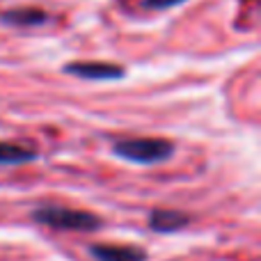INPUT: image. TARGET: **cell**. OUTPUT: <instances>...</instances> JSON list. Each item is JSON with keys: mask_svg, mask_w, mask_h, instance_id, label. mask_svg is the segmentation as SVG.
Masks as SVG:
<instances>
[{"mask_svg": "<svg viewBox=\"0 0 261 261\" xmlns=\"http://www.w3.org/2000/svg\"><path fill=\"white\" fill-rule=\"evenodd\" d=\"M32 220L46 225L50 229L58 231H96L103 227V220L90 211H81V208H69L60 206V204H41V206L32 208Z\"/></svg>", "mask_w": 261, "mask_h": 261, "instance_id": "cell-1", "label": "cell"}, {"mask_svg": "<svg viewBox=\"0 0 261 261\" xmlns=\"http://www.w3.org/2000/svg\"><path fill=\"white\" fill-rule=\"evenodd\" d=\"M117 158L135 165H156L174 153V142L165 138H126L113 144Z\"/></svg>", "mask_w": 261, "mask_h": 261, "instance_id": "cell-2", "label": "cell"}, {"mask_svg": "<svg viewBox=\"0 0 261 261\" xmlns=\"http://www.w3.org/2000/svg\"><path fill=\"white\" fill-rule=\"evenodd\" d=\"M64 73L83 81H119L126 76V69L115 62H69L64 64Z\"/></svg>", "mask_w": 261, "mask_h": 261, "instance_id": "cell-3", "label": "cell"}, {"mask_svg": "<svg viewBox=\"0 0 261 261\" xmlns=\"http://www.w3.org/2000/svg\"><path fill=\"white\" fill-rule=\"evenodd\" d=\"M90 254L96 261H147V252L138 245H108L94 243L90 245Z\"/></svg>", "mask_w": 261, "mask_h": 261, "instance_id": "cell-4", "label": "cell"}, {"mask_svg": "<svg viewBox=\"0 0 261 261\" xmlns=\"http://www.w3.org/2000/svg\"><path fill=\"white\" fill-rule=\"evenodd\" d=\"M149 229L158 231V234H174L181 231L186 225H190V216L181 211H167V208H156V211L149 213Z\"/></svg>", "mask_w": 261, "mask_h": 261, "instance_id": "cell-5", "label": "cell"}, {"mask_svg": "<svg viewBox=\"0 0 261 261\" xmlns=\"http://www.w3.org/2000/svg\"><path fill=\"white\" fill-rule=\"evenodd\" d=\"M46 12L44 9H37V7H16V9H9L0 16L3 23H9V25H16V28H30V25H41L46 21Z\"/></svg>", "mask_w": 261, "mask_h": 261, "instance_id": "cell-6", "label": "cell"}, {"mask_svg": "<svg viewBox=\"0 0 261 261\" xmlns=\"http://www.w3.org/2000/svg\"><path fill=\"white\" fill-rule=\"evenodd\" d=\"M39 153L30 147L14 142H0V165H23V163L37 161Z\"/></svg>", "mask_w": 261, "mask_h": 261, "instance_id": "cell-7", "label": "cell"}, {"mask_svg": "<svg viewBox=\"0 0 261 261\" xmlns=\"http://www.w3.org/2000/svg\"><path fill=\"white\" fill-rule=\"evenodd\" d=\"M144 7L149 9H170V7H176V5L186 3V0H142Z\"/></svg>", "mask_w": 261, "mask_h": 261, "instance_id": "cell-8", "label": "cell"}]
</instances>
